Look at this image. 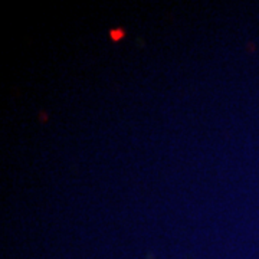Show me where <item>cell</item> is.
<instances>
[{
    "label": "cell",
    "instance_id": "6da1fadb",
    "mask_svg": "<svg viewBox=\"0 0 259 259\" xmlns=\"http://www.w3.org/2000/svg\"><path fill=\"white\" fill-rule=\"evenodd\" d=\"M122 30H112L111 32V37L114 39V40H118L120 37H122Z\"/></svg>",
    "mask_w": 259,
    "mask_h": 259
}]
</instances>
